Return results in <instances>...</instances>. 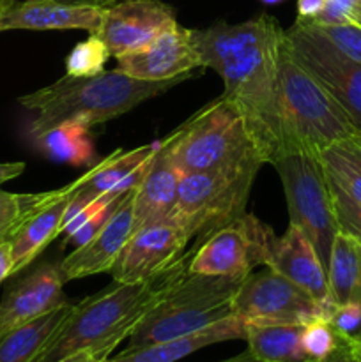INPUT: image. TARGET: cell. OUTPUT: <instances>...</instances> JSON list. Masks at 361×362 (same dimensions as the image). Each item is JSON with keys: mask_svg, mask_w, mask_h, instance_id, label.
<instances>
[{"mask_svg": "<svg viewBox=\"0 0 361 362\" xmlns=\"http://www.w3.org/2000/svg\"><path fill=\"white\" fill-rule=\"evenodd\" d=\"M283 28L269 14L195 30L202 67L222 76L223 95L239 110L265 163L289 152L280 106L278 46Z\"/></svg>", "mask_w": 361, "mask_h": 362, "instance_id": "cell-1", "label": "cell"}, {"mask_svg": "<svg viewBox=\"0 0 361 362\" xmlns=\"http://www.w3.org/2000/svg\"><path fill=\"white\" fill-rule=\"evenodd\" d=\"M191 251L152 278L138 283H117L74 304L60 331L35 362H57L81 350H115L152 306L188 274Z\"/></svg>", "mask_w": 361, "mask_h": 362, "instance_id": "cell-2", "label": "cell"}, {"mask_svg": "<svg viewBox=\"0 0 361 362\" xmlns=\"http://www.w3.org/2000/svg\"><path fill=\"white\" fill-rule=\"evenodd\" d=\"M198 74L200 71H191L161 81L138 80L117 69L87 78L66 74L52 85L21 95L20 105L35 113L30 124V136L35 138L64 120H78L88 127L105 124Z\"/></svg>", "mask_w": 361, "mask_h": 362, "instance_id": "cell-3", "label": "cell"}, {"mask_svg": "<svg viewBox=\"0 0 361 362\" xmlns=\"http://www.w3.org/2000/svg\"><path fill=\"white\" fill-rule=\"evenodd\" d=\"M161 144L180 173L260 170L265 165L243 115L223 94L180 124Z\"/></svg>", "mask_w": 361, "mask_h": 362, "instance_id": "cell-4", "label": "cell"}, {"mask_svg": "<svg viewBox=\"0 0 361 362\" xmlns=\"http://www.w3.org/2000/svg\"><path fill=\"white\" fill-rule=\"evenodd\" d=\"M278 81L289 152L319 156L336 141L360 136L342 106L292 55L285 30L278 46Z\"/></svg>", "mask_w": 361, "mask_h": 362, "instance_id": "cell-5", "label": "cell"}, {"mask_svg": "<svg viewBox=\"0 0 361 362\" xmlns=\"http://www.w3.org/2000/svg\"><path fill=\"white\" fill-rule=\"evenodd\" d=\"M243 279L188 271L133 329L127 349L183 338L234 317L232 303Z\"/></svg>", "mask_w": 361, "mask_h": 362, "instance_id": "cell-6", "label": "cell"}, {"mask_svg": "<svg viewBox=\"0 0 361 362\" xmlns=\"http://www.w3.org/2000/svg\"><path fill=\"white\" fill-rule=\"evenodd\" d=\"M258 168L183 173L172 216L197 244L246 212Z\"/></svg>", "mask_w": 361, "mask_h": 362, "instance_id": "cell-7", "label": "cell"}, {"mask_svg": "<svg viewBox=\"0 0 361 362\" xmlns=\"http://www.w3.org/2000/svg\"><path fill=\"white\" fill-rule=\"evenodd\" d=\"M282 180L290 225L297 226L314 244L328 272L329 255L338 233L335 204L328 173L317 154L287 152L273 163Z\"/></svg>", "mask_w": 361, "mask_h": 362, "instance_id": "cell-8", "label": "cell"}, {"mask_svg": "<svg viewBox=\"0 0 361 362\" xmlns=\"http://www.w3.org/2000/svg\"><path fill=\"white\" fill-rule=\"evenodd\" d=\"M285 37L297 62L342 106L361 136V64L336 48L308 20L297 18Z\"/></svg>", "mask_w": 361, "mask_h": 362, "instance_id": "cell-9", "label": "cell"}, {"mask_svg": "<svg viewBox=\"0 0 361 362\" xmlns=\"http://www.w3.org/2000/svg\"><path fill=\"white\" fill-rule=\"evenodd\" d=\"M232 311L244 324L306 325L319 318L329 320L328 311L310 293L269 267L243 279Z\"/></svg>", "mask_w": 361, "mask_h": 362, "instance_id": "cell-10", "label": "cell"}, {"mask_svg": "<svg viewBox=\"0 0 361 362\" xmlns=\"http://www.w3.org/2000/svg\"><path fill=\"white\" fill-rule=\"evenodd\" d=\"M273 235L271 226L244 212L237 221L216 230L195 246L188 271L202 276L246 278L253 267L264 265Z\"/></svg>", "mask_w": 361, "mask_h": 362, "instance_id": "cell-11", "label": "cell"}, {"mask_svg": "<svg viewBox=\"0 0 361 362\" xmlns=\"http://www.w3.org/2000/svg\"><path fill=\"white\" fill-rule=\"evenodd\" d=\"M190 240L172 216L147 223L134 230L108 272L117 283L145 281L173 264Z\"/></svg>", "mask_w": 361, "mask_h": 362, "instance_id": "cell-12", "label": "cell"}, {"mask_svg": "<svg viewBox=\"0 0 361 362\" xmlns=\"http://www.w3.org/2000/svg\"><path fill=\"white\" fill-rule=\"evenodd\" d=\"M115 69L145 81L172 80L195 69H204L195 28L170 25L144 48L117 57Z\"/></svg>", "mask_w": 361, "mask_h": 362, "instance_id": "cell-13", "label": "cell"}, {"mask_svg": "<svg viewBox=\"0 0 361 362\" xmlns=\"http://www.w3.org/2000/svg\"><path fill=\"white\" fill-rule=\"evenodd\" d=\"M173 23H177L176 11L161 0H122L105 7L101 25L94 35L117 59L144 48Z\"/></svg>", "mask_w": 361, "mask_h": 362, "instance_id": "cell-14", "label": "cell"}, {"mask_svg": "<svg viewBox=\"0 0 361 362\" xmlns=\"http://www.w3.org/2000/svg\"><path fill=\"white\" fill-rule=\"evenodd\" d=\"M133 194L134 189L122 194L98 233L60 262L64 281L101 274L113 267L134 232Z\"/></svg>", "mask_w": 361, "mask_h": 362, "instance_id": "cell-15", "label": "cell"}, {"mask_svg": "<svg viewBox=\"0 0 361 362\" xmlns=\"http://www.w3.org/2000/svg\"><path fill=\"white\" fill-rule=\"evenodd\" d=\"M264 265L310 293L331 318L336 304L333 303L329 293L328 272L314 244L297 226L289 225L282 237H271L265 250Z\"/></svg>", "mask_w": 361, "mask_h": 362, "instance_id": "cell-16", "label": "cell"}, {"mask_svg": "<svg viewBox=\"0 0 361 362\" xmlns=\"http://www.w3.org/2000/svg\"><path fill=\"white\" fill-rule=\"evenodd\" d=\"M60 264L45 262L18 279L0 300V336L67 304Z\"/></svg>", "mask_w": 361, "mask_h": 362, "instance_id": "cell-17", "label": "cell"}, {"mask_svg": "<svg viewBox=\"0 0 361 362\" xmlns=\"http://www.w3.org/2000/svg\"><path fill=\"white\" fill-rule=\"evenodd\" d=\"M158 145L159 141H154V144L133 148L130 152L115 151L108 158L103 159L101 163H98L94 168L88 170L85 180L74 191L73 198L69 200L67 211L64 214L62 228L85 205L105 197L110 191L127 193V191L134 189L144 179Z\"/></svg>", "mask_w": 361, "mask_h": 362, "instance_id": "cell-18", "label": "cell"}, {"mask_svg": "<svg viewBox=\"0 0 361 362\" xmlns=\"http://www.w3.org/2000/svg\"><path fill=\"white\" fill-rule=\"evenodd\" d=\"M105 7L62 0L14 2L0 14V32L6 30H87L96 34Z\"/></svg>", "mask_w": 361, "mask_h": 362, "instance_id": "cell-19", "label": "cell"}, {"mask_svg": "<svg viewBox=\"0 0 361 362\" xmlns=\"http://www.w3.org/2000/svg\"><path fill=\"white\" fill-rule=\"evenodd\" d=\"M180 175L183 173L173 165L166 148L159 141L144 179L134 187V230L147 225V223L158 221V219L170 216L177 200Z\"/></svg>", "mask_w": 361, "mask_h": 362, "instance_id": "cell-20", "label": "cell"}, {"mask_svg": "<svg viewBox=\"0 0 361 362\" xmlns=\"http://www.w3.org/2000/svg\"><path fill=\"white\" fill-rule=\"evenodd\" d=\"M244 329H246V324L239 317H229L211 327L183 336V338L137 346V349H126L119 356H110L105 362H176L216 343L244 339Z\"/></svg>", "mask_w": 361, "mask_h": 362, "instance_id": "cell-21", "label": "cell"}, {"mask_svg": "<svg viewBox=\"0 0 361 362\" xmlns=\"http://www.w3.org/2000/svg\"><path fill=\"white\" fill-rule=\"evenodd\" d=\"M74 304L67 303L28 324L0 336V362H35L67 320Z\"/></svg>", "mask_w": 361, "mask_h": 362, "instance_id": "cell-22", "label": "cell"}, {"mask_svg": "<svg viewBox=\"0 0 361 362\" xmlns=\"http://www.w3.org/2000/svg\"><path fill=\"white\" fill-rule=\"evenodd\" d=\"M87 177V175H85ZM80 187V186H78ZM67 191L64 197L53 202L52 205L35 214L23 228L18 232L11 243V253H13V276L27 269L39 255L45 251V247L52 243L53 239L60 237V230H62L64 214L67 211L69 200L73 198L74 191Z\"/></svg>", "mask_w": 361, "mask_h": 362, "instance_id": "cell-23", "label": "cell"}, {"mask_svg": "<svg viewBox=\"0 0 361 362\" xmlns=\"http://www.w3.org/2000/svg\"><path fill=\"white\" fill-rule=\"evenodd\" d=\"M329 293L335 304L361 303V243L338 230L328 262Z\"/></svg>", "mask_w": 361, "mask_h": 362, "instance_id": "cell-24", "label": "cell"}, {"mask_svg": "<svg viewBox=\"0 0 361 362\" xmlns=\"http://www.w3.org/2000/svg\"><path fill=\"white\" fill-rule=\"evenodd\" d=\"M303 325L246 324L244 341L262 362H314L301 346Z\"/></svg>", "mask_w": 361, "mask_h": 362, "instance_id": "cell-25", "label": "cell"}, {"mask_svg": "<svg viewBox=\"0 0 361 362\" xmlns=\"http://www.w3.org/2000/svg\"><path fill=\"white\" fill-rule=\"evenodd\" d=\"M48 159L71 166H84L94 159L91 127L78 120H64L32 138Z\"/></svg>", "mask_w": 361, "mask_h": 362, "instance_id": "cell-26", "label": "cell"}, {"mask_svg": "<svg viewBox=\"0 0 361 362\" xmlns=\"http://www.w3.org/2000/svg\"><path fill=\"white\" fill-rule=\"evenodd\" d=\"M85 175L87 173L78 177L74 182L67 184V186L59 187V189L42 191V193H7V191L0 189V244L13 243L18 232L35 214L45 211L48 205L64 197L67 191L80 186L85 180Z\"/></svg>", "mask_w": 361, "mask_h": 362, "instance_id": "cell-27", "label": "cell"}, {"mask_svg": "<svg viewBox=\"0 0 361 362\" xmlns=\"http://www.w3.org/2000/svg\"><path fill=\"white\" fill-rule=\"evenodd\" d=\"M319 159L331 184L361 204V144L357 136L329 145L319 152Z\"/></svg>", "mask_w": 361, "mask_h": 362, "instance_id": "cell-28", "label": "cell"}, {"mask_svg": "<svg viewBox=\"0 0 361 362\" xmlns=\"http://www.w3.org/2000/svg\"><path fill=\"white\" fill-rule=\"evenodd\" d=\"M110 57L112 53L108 46L98 35L91 34L85 41L78 42L66 57V74L76 78L96 76L105 71Z\"/></svg>", "mask_w": 361, "mask_h": 362, "instance_id": "cell-29", "label": "cell"}, {"mask_svg": "<svg viewBox=\"0 0 361 362\" xmlns=\"http://www.w3.org/2000/svg\"><path fill=\"white\" fill-rule=\"evenodd\" d=\"M342 336L343 332L336 331L331 322L319 318V320L303 325L301 346L311 361H324L338 349L342 343Z\"/></svg>", "mask_w": 361, "mask_h": 362, "instance_id": "cell-30", "label": "cell"}, {"mask_svg": "<svg viewBox=\"0 0 361 362\" xmlns=\"http://www.w3.org/2000/svg\"><path fill=\"white\" fill-rule=\"evenodd\" d=\"M310 21V20H308ZM314 23V21H311ZM336 48L342 49L347 57L361 64V27L356 23L345 25H317L314 23Z\"/></svg>", "mask_w": 361, "mask_h": 362, "instance_id": "cell-31", "label": "cell"}, {"mask_svg": "<svg viewBox=\"0 0 361 362\" xmlns=\"http://www.w3.org/2000/svg\"><path fill=\"white\" fill-rule=\"evenodd\" d=\"M329 184H331V180H329ZM331 193L340 230H343L361 243V204L347 197L335 184H331Z\"/></svg>", "mask_w": 361, "mask_h": 362, "instance_id": "cell-32", "label": "cell"}, {"mask_svg": "<svg viewBox=\"0 0 361 362\" xmlns=\"http://www.w3.org/2000/svg\"><path fill=\"white\" fill-rule=\"evenodd\" d=\"M336 331L343 334H356L361 331V303L350 300V303L336 304L331 318H329Z\"/></svg>", "mask_w": 361, "mask_h": 362, "instance_id": "cell-33", "label": "cell"}, {"mask_svg": "<svg viewBox=\"0 0 361 362\" xmlns=\"http://www.w3.org/2000/svg\"><path fill=\"white\" fill-rule=\"evenodd\" d=\"M357 9V0H328L324 9L314 18L317 25H345L350 23V16Z\"/></svg>", "mask_w": 361, "mask_h": 362, "instance_id": "cell-34", "label": "cell"}, {"mask_svg": "<svg viewBox=\"0 0 361 362\" xmlns=\"http://www.w3.org/2000/svg\"><path fill=\"white\" fill-rule=\"evenodd\" d=\"M113 350L108 349H98V350H81V352L73 354V356L66 357L62 361L57 362H105L112 356Z\"/></svg>", "mask_w": 361, "mask_h": 362, "instance_id": "cell-35", "label": "cell"}, {"mask_svg": "<svg viewBox=\"0 0 361 362\" xmlns=\"http://www.w3.org/2000/svg\"><path fill=\"white\" fill-rule=\"evenodd\" d=\"M328 0H297V18L299 20H314L324 9Z\"/></svg>", "mask_w": 361, "mask_h": 362, "instance_id": "cell-36", "label": "cell"}, {"mask_svg": "<svg viewBox=\"0 0 361 362\" xmlns=\"http://www.w3.org/2000/svg\"><path fill=\"white\" fill-rule=\"evenodd\" d=\"M350 334L342 336V343H340L338 349L324 361H314V362H357L356 357H354L353 346H350Z\"/></svg>", "mask_w": 361, "mask_h": 362, "instance_id": "cell-37", "label": "cell"}, {"mask_svg": "<svg viewBox=\"0 0 361 362\" xmlns=\"http://www.w3.org/2000/svg\"><path fill=\"white\" fill-rule=\"evenodd\" d=\"M13 276V253L11 243L0 244V283Z\"/></svg>", "mask_w": 361, "mask_h": 362, "instance_id": "cell-38", "label": "cell"}, {"mask_svg": "<svg viewBox=\"0 0 361 362\" xmlns=\"http://www.w3.org/2000/svg\"><path fill=\"white\" fill-rule=\"evenodd\" d=\"M25 170V163L18 161V163H0V186L9 180L16 179L23 173Z\"/></svg>", "mask_w": 361, "mask_h": 362, "instance_id": "cell-39", "label": "cell"}, {"mask_svg": "<svg viewBox=\"0 0 361 362\" xmlns=\"http://www.w3.org/2000/svg\"><path fill=\"white\" fill-rule=\"evenodd\" d=\"M350 346H353L354 357H356L357 362H361V331L356 332V334H350Z\"/></svg>", "mask_w": 361, "mask_h": 362, "instance_id": "cell-40", "label": "cell"}, {"mask_svg": "<svg viewBox=\"0 0 361 362\" xmlns=\"http://www.w3.org/2000/svg\"><path fill=\"white\" fill-rule=\"evenodd\" d=\"M223 362H262V361H258L257 357L253 356V354L250 352V350H244V352H241L239 356H236V357H230V359H227V361H223Z\"/></svg>", "mask_w": 361, "mask_h": 362, "instance_id": "cell-41", "label": "cell"}, {"mask_svg": "<svg viewBox=\"0 0 361 362\" xmlns=\"http://www.w3.org/2000/svg\"><path fill=\"white\" fill-rule=\"evenodd\" d=\"M62 2H76V4H94V6L106 7L113 4V0H62Z\"/></svg>", "mask_w": 361, "mask_h": 362, "instance_id": "cell-42", "label": "cell"}, {"mask_svg": "<svg viewBox=\"0 0 361 362\" xmlns=\"http://www.w3.org/2000/svg\"><path fill=\"white\" fill-rule=\"evenodd\" d=\"M14 4V0H0V14L6 13L11 6Z\"/></svg>", "mask_w": 361, "mask_h": 362, "instance_id": "cell-43", "label": "cell"}, {"mask_svg": "<svg viewBox=\"0 0 361 362\" xmlns=\"http://www.w3.org/2000/svg\"><path fill=\"white\" fill-rule=\"evenodd\" d=\"M350 23H356L361 27V11L360 9H356L353 13V16H350Z\"/></svg>", "mask_w": 361, "mask_h": 362, "instance_id": "cell-44", "label": "cell"}, {"mask_svg": "<svg viewBox=\"0 0 361 362\" xmlns=\"http://www.w3.org/2000/svg\"><path fill=\"white\" fill-rule=\"evenodd\" d=\"M260 2L265 4V6H276V4L285 2V0H260Z\"/></svg>", "mask_w": 361, "mask_h": 362, "instance_id": "cell-45", "label": "cell"}, {"mask_svg": "<svg viewBox=\"0 0 361 362\" xmlns=\"http://www.w3.org/2000/svg\"><path fill=\"white\" fill-rule=\"evenodd\" d=\"M357 9L361 11V0H357Z\"/></svg>", "mask_w": 361, "mask_h": 362, "instance_id": "cell-46", "label": "cell"}, {"mask_svg": "<svg viewBox=\"0 0 361 362\" xmlns=\"http://www.w3.org/2000/svg\"><path fill=\"white\" fill-rule=\"evenodd\" d=\"M357 140H360V144H361V136H357Z\"/></svg>", "mask_w": 361, "mask_h": 362, "instance_id": "cell-47", "label": "cell"}]
</instances>
